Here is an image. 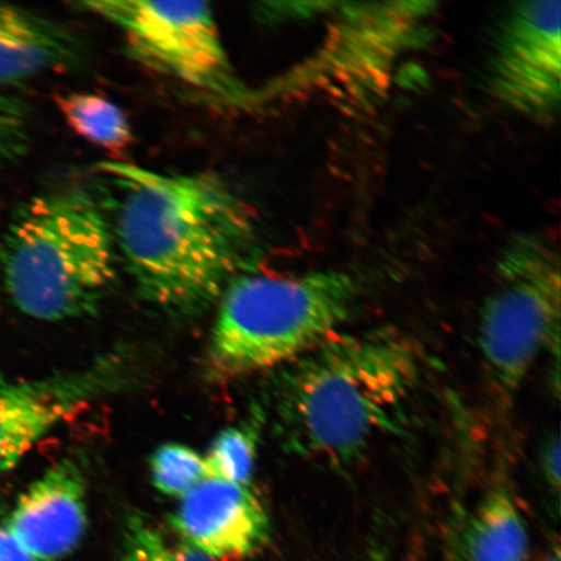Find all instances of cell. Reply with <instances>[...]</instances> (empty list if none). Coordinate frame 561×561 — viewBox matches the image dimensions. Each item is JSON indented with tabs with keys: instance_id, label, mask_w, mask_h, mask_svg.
<instances>
[{
	"instance_id": "18",
	"label": "cell",
	"mask_w": 561,
	"mask_h": 561,
	"mask_svg": "<svg viewBox=\"0 0 561 561\" xmlns=\"http://www.w3.org/2000/svg\"><path fill=\"white\" fill-rule=\"evenodd\" d=\"M30 130L26 105L15 98L0 96V170L24 157L30 147Z\"/></svg>"
},
{
	"instance_id": "2",
	"label": "cell",
	"mask_w": 561,
	"mask_h": 561,
	"mask_svg": "<svg viewBox=\"0 0 561 561\" xmlns=\"http://www.w3.org/2000/svg\"><path fill=\"white\" fill-rule=\"evenodd\" d=\"M278 437L287 450L346 467L394 431L423 380V360L404 335L381 329L335 333L279 368Z\"/></svg>"
},
{
	"instance_id": "20",
	"label": "cell",
	"mask_w": 561,
	"mask_h": 561,
	"mask_svg": "<svg viewBox=\"0 0 561 561\" xmlns=\"http://www.w3.org/2000/svg\"><path fill=\"white\" fill-rule=\"evenodd\" d=\"M0 561H34L7 526H0Z\"/></svg>"
},
{
	"instance_id": "3",
	"label": "cell",
	"mask_w": 561,
	"mask_h": 561,
	"mask_svg": "<svg viewBox=\"0 0 561 561\" xmlns=\"http://www.w3.org/2000/svg\"><path fill=\"white\" fill-rule=\"evenodd\" d=\"M114 229L87 188L34 196L7 228L0 262L21 312L44 321L93 313L115 279Z\"/></svg>"
},
{
	"instance_id": "11",
	"label": "cell",
	"mask_w": 561,
	"mask_h": 561,
	"mask_svg": "<svg viewBox=\"0 0 561 561\" xmlns=\"http://www.w3.org/2000/svg\"><path fill=\"white\" fill-rule=\"evenodd\" d=\"M87 525L85 477L75 461L65 460L25 490L7 529L34 561H56L76 549Z\"/></svg>"
},
{
	"instance_id": "1",
	"label": "cell",
	"mask_w": 561,
	"mask_h": 561,
	"mask_svg": "<svg viewBox=\"0 0 561 561\" xmlns=\"http://www.w3.org/2000/svg\"><path fill=\"white\" fill-rule=\"evenodd\" d=\"M96 170L121 187L112 229L144 299L171 312H199L250 265L255 210L219 175L168 174L121 160Z\"/></svg>"
},
{
	"instance_id": "10",
	"label": "cell",
	"mask_w": 561,
	"mask_h": 561,
	"mask_svg": "<svg viewBox=\"0 0 561 561\" xmlns=\"http://www.w3.org/2000/svg\"><path fill=\"white\" fill-rule=\"evenodd\" d=\"M114 370L107 364L73 375L0 383V476L41 438L102 394Z\"/></svg>"
},
{
	"instance_id": "4",
	"label": "cell",
	"mask_w": 561,
	"mask_h": 561,
	"mask_svg": "<svg viewBox=\"0 0 561 561\" xmlns=\"http://www.w3.org/2000/svg\"><path fill=\"white\" fill-rule=\"evenodd\" d=\"M363 291L360 279L341 270L242 273L219 299L208 347L210 375L231 380L287 366L341 332Z\"/></svg>"
},
{
	"instance_id": "21",
	"label": "cell",
	"mask_w": 561,
	"mask_h": 561,
	"mask_svg": "<svg viewBox=\"0 0 561 561\" xmlns=\"http://www.w3.org/2000/svg\"><path fill=\"white\" fill-rule=\"evenodd\" d=\"M547 561H560L559 550L553 552L552 556L549 559H547Z\"/></svg>"
},
{
	"instance_id": "12",
	"label": "cell",
	"mask_w": 561,
	"mask_h": 561,
	"mask_svg": "<svg viewBox=\"0 0 561 561\" xmlns=\"http://www.w3.org/2000/svg\"><path fill=\"white\" fill-rule=\"evenodd\" d=\"M80 35L59 21L0 3V87L16 85L85 58Z\"/></svg>"
},
{
	"instance_id": "8",
	"label": "cell",
	"mask_w": 561,
	"mask_h": 561,
	"mask_svg": "<svg viewBox=\"0 0 561 561\" xmlns=\"http://www.w3.org/2000/svg\"><path fill=\"white\" fill-rule=\"evenodd\" d=\"M489 90L504 107L552 124L561 103V2L526 0L504 13L489 58Z\"/></svg>"
},
{
	"instance_id": "13",
	"label": "cell",
	"mask_w": 561,
	"mask_h": 561,
	"mask_svg": "<svg viewBox=\"0 0 561 561\" xmlns=\"http://www.w3.org/2000/svg\"><path fill=\"white\" fill-rule=\"evenodd\" d=\"M469 561H526L528 529L507 486L491 488L469 518L462 538Z\"/></svg>"
},
{
	"instance_id": "14",
	"label": "cell",
	"mask_w": 561,
	"mask_h": 561,
	"mask_svg": "<svg viewBox=\"0 0 561 561\" xmlns=\"http://www.w3.org/2000/svg\"><path fill=\"white\" fill-rule=\"evenodd\" d=\"M55 104L69 128L91 145L123 156L135 144L128 116L103 95L68 93L55 96Z\"/></svg>"
},
{
	"instance_id": "5",
	"label": "cell",
	"mask_w": 561,
	"mask_h": 561,
	"mask_svg": "<svg viewBox=\"0 0 561 561\" xmlns=\"http://www.w3.org/2000/svg\"><path fill=\"white\" fill-rule=\"evenodd\" d=\"M437 4L334 3L324 44L263 87L251 89L248 112L307 96L363 107L385 94L397 62L421 41Z\"/></svg>"
},
{
	"instance_id": "19",
	"label": "cell",
	"mask_w": 561,
	"mask_h": 561,
	"mask_svg": "<svg viewBox=\"0 0 561 561\" xmlns=\"http://www.w3.org/2000/svg\"><path fill=\"white\" fill-rule=\"evenodd\" d=\"M542 469L552 489L560 486V442L558 437L547 442L542 453Z\"/></svg>"
},
{
	"instance_id": "7",
	"label": "cell",
	"mask_w": 561,
	"mask_h": 561,
	"mask_svg": "<svg viewBox=\"0 0 561 561\" xmlns=\"http://www.w3.org/2000/svg\"><path fill=\"white\" fill-rule=\"evenodd\" d=\"M75 5L116 26L140 65L215 103L248 110L251 88L231 65L208 3L89 0Z\"/></svg>"
},
{
	"instance_id": "17",
	"label": "cell",
	"mask_w": 561,
	"mask_h": 561,
	"mask_svg": "<svg viewBox=\"0 0 561 561\" xmlns=\"http://www.w3.org/2000/svg\"><path fill=\"white\" fill-rule=\"evenodd\" d=\"M121 561H215L182 539L168 538L152 525L131 518Z\"/></svg>"
},
{
	"instance_id": "15",
	"label": "cell",
	"mask_w": 561,
	"mask_h": 561,
	"mask_svg": "<svg viewBox=\"0 0 561 561\" xmlns=\"http://www.w3.org/2000/svg\"><path fill=\"white\" fill-rule=\"evenodd\" d=\"M205 456L207 479L251 486L256 458V434L250 427H229L216 437Z\"/></svg>"
},
{
	"instance_id": "6",
	"label": "cell",
	"mask_w": 561,
	"mask_h": 561,
	"mask_svg": "<svg viewBox=\"0 0 561 561\" xmlns=\"http://www.w3.org/2000/svg\"><path fill=\"white\" fill-rule=\"evenodd\" d=\"M497 283L481 308L479 347L489 380L510 402L559 333V251L549 238L518 234L503 249Z\"/></svg>"
},
{
	"instance_id": "22",
	"label": "cell",
	"mask_w": 561,
	"mask_h": 561,
	"mask_svg": "<svg viewBox=\"0 0 561 561\" xmlns=\"http://www.w3.org/2000/svg\"><path fill=\"white\" fill-rule=\"evenodd\" d=\"M446 561H455V559L453 557H448Z\"/></svg>"
},
{
	"instance_id": "16",
	"label": "cell",
	"mask_w": 561,
	"mask_h": 561,
	"mask_svg": "<svg viewBox=\"0 0 561 561\" xmlns=\"http://www.w3.org/2000/svg\"><path fill=\"white\" fill-rule=\"evenodd\" d=\"M151 479L160 493L182 500L207 480L205 456L181 444H167L151 456Z\"/></svg>"
},
{
	"instance_id": "9",
	"label": "cell",
	"mask_w": 561,
	"mask_h": 561,
	"mask_svg": "<svg viewBox=\"0 0 561 561\" xmlns=\"http://www.w3.org/2000/svg\"><path fill=\"white\" fill-rule=\"evenodd\" d=\"M180 539L215 561L254 556L268 543V512L251 486L207 479L180 500L173 516Z\"/></svg>"
}]
</instances>
